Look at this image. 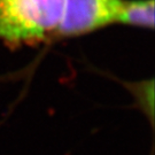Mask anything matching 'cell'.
<instances>
[{"instance_id": "cell-1", "label": "cell", "mask_w": 155, "mask_h": 155, "mask_svg": "<svg viewBox=\"0 0 155 155\" xmlns=\"http://www.w3.org/2000/svg\"><path fill=\"white\" fill-rule=\"evenodd\" d=\"M64 0H0V39L12 45L36 43L56 32Z\"/></svg>"}, {"instance_id": "cell-2", "label": "cell", "mask_w": 155, "mask_h": 155, "mask_svg": "<svg viewBox=\"0 0 155 155\" xmlns=\"http://www.w3.org/2000/svg\"><path fill=\"white\" fill-rule=\"evenodd\" d=\"M122 0H64V8L56 32L79 36L117 23Z\"/></svg>"}, {"instance_id": "cell-3", "label": "cell", "mask_w": 155, "mask_h": 155, "mask_svg": "<svg viewBox=\"0 0 155 155\" xmlns=\"http://www.w3.org/2000/svg\"><path fill=\"white\" fill-rule=\"evenodd\" d=\"M117 23L153 29L154 0H122Z\"/></svg>"}]
</instances>
